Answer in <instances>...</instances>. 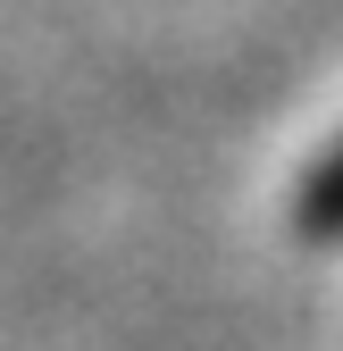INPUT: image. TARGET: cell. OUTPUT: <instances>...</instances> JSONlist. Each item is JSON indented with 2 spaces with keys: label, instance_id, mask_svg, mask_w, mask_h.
Wrapping results in <instances>:
<instances>
[{
  "label": "cell",
  "instance_id": "cell-1",
  "mask_svg": "<svg viewBox=\"0 0 343 351\" xmlns=\"http://www.w3.org/2000/svg\"><path fill=\"white\" fill-rule=\"evenodd\" d=\"M293 234L302 243H343V151L302 176V193H293Z\"/></svg>",
  "mask_w": 343,
  "mask_h": 351
}]
</instances>
